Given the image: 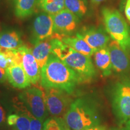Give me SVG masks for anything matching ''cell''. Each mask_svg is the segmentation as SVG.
Returning <instances> with one entry per match:
<instances>
[{"label":"cell","mask_w":130,"mask_h":130,"mask_svg":"<svg viewBox=\"0 0 130 130\" xmlns=\"http://www.w3.org/2000/svg\"><path fill=\"white\" fill-rule=\"evenodd\" d=\"M40 81L45 89H60L69 95L74 92L79 83H82L78 75L53 54L41 69Z\"/></svg>","instance_id":"1"},{"label":"cell","mask_w":130,"mask_h":130,"mask_svg":"<svg viewBox=\"0 0 130 130\" xmlns=\"http://www.w3.org/2000/svg\"><path fill=\"white\" fill-rule=\"evenodd\" d=\"M63 119L71 130H83L100 125L101 122L96 102L87 97L79 98L72 102Z\"/></svg>","instance_id":"2"},{"label":"cell","mask_w":130,"mask_h":130,"mask_svg":"<svg viewBox=\"0 0 130 130\" xmlns=\"http://www.w3.org/2000/svg\"><path fill=\"white\" fill-rule=\"evenodd\" d=\"M53 53L74 70L82 82L90 81L96 76V71L92 59L63 43L55 36Z\"/></svg>","instance_id":"3"},{"label":"cell","mask_w":130,"mask_h":130,"mask_svg":"<svg viewBox=\"0 0 130 130\" xmlns=\"http://www.w3.org/2000/svg\"><path fill=\"white\" fill-rule=\"evenodd\" d=\"M101 13L107 33L129 54L130 29L124 18L118 10L111 8L103 7Z\"/></svg>","instance_id":"4"},{"label":"cell","mask_w":130,"mask_h":130,"mask_svg":"<svg viewBox=\"0 0 130 130\" xmlns=\"http://www.w3.org/2000/svg\"><path fill=\"white\" fill-rule=\"evenodd\" d=\"M111 105L120 124H124L130 120V78L128 75L122 76L113 86Z\"/></svg>","instance_id":"5"},{"label":"cell","mask_w":130,"mask_h":130,"mask_svg":"<svg viewBox=\"0 0 130 130\" xmlns=\"http://www.w3.org/2000/svg\"><path fill=\"white\" fill-rule=\"evenodd\" d=\"M19 99L33 116L44 122L48 115L45 100V94L40 89L32 87L26 89L19 95Z\"/></svg>","instance_id":"6"},{"label":"cell","mask_w":130,"mask_h":130,"mask_svg":"<svg viewBox=\"0 0 130 130\" xmlns=\"http://www.w3.org/2000/svg\"><path fill=\"white\" fill-rule=\"evenodd\" d=\"M69 94L60 89H45V100L50 115L54 118H63L71 104Z\"/></svg>","instance_id":"7"},{"label":"cell","mask_w":130,"mask_h":130,"mask_svg":"<svg viewBox=\"0 0 130 130\" xmlns=\"http://www.w3.org/2000/svg\"><path fill=\"white\" fill-rule=\"evenodd\" d=\"M54 33L70 36L75 31L79 24V18L66 9L53 14Z\"/></svg>","instance_id":"8"},{"label":"cell","mask_w":130,"mask_h":130,"mask_svg":"<svg viewBox=\"0 0 130 130\" xmlns=\"http://www.w3.org/2000/svg\"><path fill=\"white\" fill-rule=\"evenodd\" d=\"M54 22L52 14L40 13L36 16L32 26V42L33 44L53 37Z\"/></svg>","instance_id":"9"},{"label":"cell","mask_w":130,"mask_h":130,"mask_svg":"<svg viewBox=\"0 0 130 130\" xmlns=\"http://www.w3.org/2000/svg\"><path fill=\"white\" fill-rule=\"evenodd\" d=\"M108 48L113 71L122 76L127 75L130 71L129 54L125 51L119 43L114 40L109 42Z\"/></svg>","instance_id":"10"},{"label":"cell","mask_w":130,"mask_h":130,"mask_svg":"<svg viewBox=\"0 0 130 130\" xmlns=\"http://www.w3.org/2000/svg\"><path fill=\"white\" fill-rule=\"evenodd\" d=\"M21 58V65L28 76L31 83L36 84L41 77V69L36 60L32 51L22 45L18 48Z\"/></svg>","instance_id":"11"},{"label":"cell","mask_w":130,"mask_h":130,"mask_svg":"<svg viewBox=\"0 0 130 130\" xmlns=\"http://www.w3.org/2000/svg\"><path fill=\"white\" fill-rule=\"evenodd\" d=\"M77 34L86 40L95 52L107 46L110 42V36L102 28L89 27L83 29Z\"/></svg>","instance_id":"12"},{"label":"cell","mask_w":130,"mask_h":130,"mask_svg":"<svg viewBox=\"0 0 130 130\" xmlns=\"http://www.w3.org/2000/svg\"><path fill=\"white\" fill-rule=\"evenodd\" d=\"M6 72L7 79L14 88L24 89L30 86V79L21 65H10L6 69Z\"/></svg>","instance_id":"13"},{"label":"cell","mask_w":130,"mask_h":130,"mask_svg":"<svg viewBox=\"0 0 130 130\" xmlns=\"http://www.w3.org/2000/svg\"><path fill=\"white\" fill-rule=\"evenodd\" d=\"M55 37L60 39L64 44L74 49L76 51L90 57L95 53V51L85 40L77 33L75 36H60Z\"/></svg>","instance_id":"14"},{"label":"cell","mask_w":130,"mask_h":130,"mask_svg":"<svg viewBox=\"0 0 130 130\" xmlns=\"http://www.w3.org/2000/svg\"><path fill=\"white\" fill-rule=\"evenodd\" d=\"M53 37L37 42L34 44V47L32 50V54L41 69L46 64L49 57L53 53Z\"/></svg>","instance_id":"15"},{"label":"cell","mask_w":130,"mask_h":130,"mask_svg":"<svg viewBox=\"0 0 130 130\" xmlns=\"http://www.w3.org/2000/svg\"><path fill=\"white\" fill-rule=\"evenodd\" d=\"M93 55L96 66L101 71L102 75L104 77L110 76L113 69L108 46L95 51Z\"/></svg>","instance_id":"16"},{"label":"cell","mask_w":130,"mask_h":130,"mask_svg":"<svg viewBox=\"0 0 130 130\" xmlns=\"http://www.w3.org/2000/svg\"><path fill=\"white\" fill-rule=\"evenodd\" d=\"M20 34L15 30H6L0 32V48L15 50L22 46Z\"/></svg>","instance_id":"17"},{"label":"cell","mask_w":130,"mask_h":130,"mask_svg":"<svg viewBox=\"0 0 130 130\" xmlns=\"http://www.w3.org/2000/svg\"><path fill=\"white\" fill-rule=\"evenodd\" d=\"M14 12L16 17L24 19L29 17L35 12L38 0H15Z\"/></svg>","instance_id":"18"},{"label":"cell","mask_w":130,"mask_h":130,"mask_svg":"<svg viewBox=\"0 0 130 130\" xmlns=\"http://www.w3.org/2000/svg\"><path fill=\"white\" fill-rule=\"evenodd\" d=\"M38 4L45 12L52 15L65 9L64 0H38Z\"/></svg>","instance_id":"19"},{"label":"cell","mask_w":130,"mask_h":130,"mask_svg":"<svg viewBox=\"0 0 130 130\" xmlns=\"http://www.w3.org/2000/svg\"><path fill=\"white\" fill-rule=\"evenodd\" d=\"M64 7L79 18L83 17L87 11L85 0H64Z\"/></svg>","instance_id":"20"},{"label":"cell","mask_w":130,"mask_h":130,"mask_svg":"<svg viewBox=\"0 0 130 130\" xmlns=\"http://www.w3.org/2000/svg\"><path fill=\"white\" fill-rule=\"evenodd\" d=\"M28 113V111L25 108L22 112L18 113L19 117L15 125L13 126V130H30V121Z\"/></svg>","instance_id":"21"},{"label":"cell","mask_w":130,"mask_h":130,"mask_svg":"<svg viewBox=\"0 0 130 130\" xmlns=\"http://www.w3.org/2000/svg\"><path fill=\"white\" fill-rule=\"evenodd\" d=\"M63 118H50L45 120L43 125V130H63Z\"/></svg>","instance_id":"22"},{"label":"cell","mask_w":130,"mask_h":130,"mask_svg":"<svg viewBox=\"0 0 130 130\" xmlns=\"http://www.w3.org/2000/svg\"><path fill=\"white\" fill-rule=\"evenodd\" d=\"M28 116L30 121V130H43V122L32 116L29 111Z\"/></svg>","instance_id":"23"},{"label":"cell","mask_w":130,"mask_h":130,"mask_svg":"<svg viewBox=\"0 0 130 130\" xmlns=\"http://www.w3.org/2000/svg\"><path fill=\"white\" fill-rule=\"evenodd\" d=\"M11 64L9 58L4 53L0 51V67L6 69Z\"/></svg>","instance_id":"24"},{"label":"cell","mask_w":130,"mask_h":130,"mask_svg":"<svg viewBox=\"0 0 130 130\" xmlns=\"http://www.w3.org/2000/svg\"><path fill=\"white\" fill-rule=\"evenodd\" d=\"M6 122H7V118H6V111L0 101V130L3 129L4 128Z\"/></svg>","instance_id":"25"},{"label":"cell","mask_w":130,"mask_h":130,"mask_svg":"<svg viewBox=\"0 0 130 130\" xmlns=\"http://www.w3.org/2000/svg\"><path fill=\"white\" fill-rule=\"evenodd\" d=\"M18 117L19 115L18 113L10 114L7 118V124L11 126H14L16 123Z\"/></svg>","instance_id":"26"},{"label":"cell","mask_w":130,"mask_h":130,"mask_svg":"<svg viewBox=\"0 0 130 130\" xmlns=\"http://www.w3.org/2000/svg\"><path fill=\"white\" fill-rule=\"evenodd\" d=\"M7 79V75H6V69L0 67V84L4 83Z\"/></svg>","instance_id":"27"},{"label":"cell","mask_w":130,"mask_h":130,"mask_svg":"<svg viewBox=\"0 0 130 130\" xmlns=\"http://www.w3.org/2000/svg\"><path fill=\"white\" fill-rule=\"evenodd\" d=\"M125 13L126 18L130 22V0H126L125 8Z\"/></svg>","instance_id":"28"},{"label":"cell","mask_w":130,"mask_h":130,"mask_svg":"<svg viewBox=\"0 0 130 130\" xmlns=\"http://www.w3.org/2000/svg\"><path fill=\"white\" fill-rule=\"evenodd\" d=\"M83 130H106V128H105V126L100 125L92 126V127L86 128V129Z\"/></svg>","instance_id":"29"},{"label":"cell","mask_w":130,"mask_h":130,"mask_svg":"<svg viewBox=\"0 0 130 130\" xmlns=\"http://www.w3.org/2000/svg\"><path fill=\"white\" fill-rule=\"evenodd\" d=\"M91 1H92V3H93V4H100L101 3L103 2V1H105V0H90Z\"/></svg>","instance_id":"30"},{"label":"cell","mask_w":130,"mask_h":130,"mask_svg":"<svg viewBox=\"0 0 130 130\" xmlns=\"http://www.w3.org/2000/svg\"><path fill=\"white\" fill-rule=\"evenodd\" d=\"M63 130H71L69 127H68V126L67 125H66L65 121H64V123H63Z\"/></svg>","instance_id":"31"},{"label":"cell","mask_w":130,"mask_h":130,"mask_svg":"<svg viewBox=\"0 0 130 130\" xmlns=\"http://www.w3.org/2000/svg\"><path fill=\"white\" fill-rule=\"evenodd\" d=\"M126 130H130V120H129V121L126 123Z\"/></svg>","instance_id":"32"},{"label":"cell","mask_w":130,"mask_h":130,"mask_svg":"<svg viewBox=\"0 0 130 130\" xmlns=\"http://www.w3.org/2000/svg\"><path fill=\"white\" fill-rule=\"evenodd\" d=\"M111 130H121V129H111Z\"/></svg>","instance_id":"33"},{"label":"cell","mask_w":130,"mask_h":130,"mask_svg":"<svg viewBox=\"0 0 130 130\" xmlns=\"http://www.w3.org/2000/svg\"><path fill=\"white\" fill-rule=\"evenodd\" d=\"M14 1H15V0H14Z\"/></svg>","instance_id":"34"}]
</instances>
